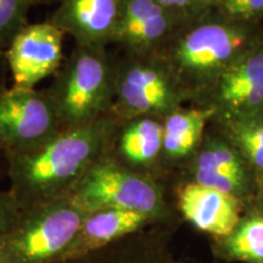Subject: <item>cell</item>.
<instances>
[{
    "label": "cell",
    "instance_id": "cell-1",
    "mask_svg": "<svg viewBox=\"0 0 263 263\" xmlns=\"http://www.w3.org/2000/svg\"><path fill=\"white\" fill-rule=\"evenodd\" d=\"M120 121L104 116L89 126L65 129L32 149L5 155V171L22 211L68 196L110 150Z\"/></svg>",
    "mask_w": 263,
    "mask_h": 263
},
{
    "label": "cell",
    "instance_id": "cell-2",
    "mask_svg": "<svg viewBox=\"0 0 263 263\" xmlns=\"http://www.w3.org/2000/svg\"><path fill=\"white\" fill-rule=\"evenodd\" d=\"M47 91L64 130L89 126L111 114L115 60L106 47L74 45Z\"/></svg>",
    "mask_w": 263,
    "mask_h": 263
},
{
    "label": "cell",
    "instance_id": "cell-3",
    "mask_svg": "<svg viewBox=\"0 0 263 263\" xmlns=\"http://www.w3.org/2000/svg\"><path fill=\"white\" fill-rule=\"evenodd\" d=\"M68 197L84 212L118 207L161 222L168 217L160 180L127 168L107 154L90 167Z\"/></svg>",
    "mask_w": 263,
    "mask_h": 263
},
{
    "label": "cell",
    "instance_id": "cell-4",
    "mask_svg": "<svg viewBox=\"0 0 263 263\" xmlns=\"http://www.w3.org/2000/svg\"><path fill=\"white\" fill-rule=\"evenodd\" d=\"M85 212L68 196L22 211L2 238L5 263H54L71 245Z\"/></svg>",
    "mask_w": 263,
    "mask_h": 263
},
{
    "label": "cell",
    "instance_id": "cell-5",
    "mask_svg": "<svg viewBox=\"0 0 263 263\" xmlns=\"http://www.w3.org/2000/svg\"><path fill=\"white\" fill-rule=\"evenodd\" d=\"M180 85L154 55L124 54L115 61V100L111 115L120 121L159 116L179 108Z\"/></svg>",
    "mask_w": 263,
    "mask_h": 263
},
{
    "label": "cell",
    "instance_id": "cell-6",
    "mask_svg": "<svg viewBox=\"0 0 263 263\" xmlns=\"http://www.w3.org/2000/svg\"><path fill=\"white\" fill-rule=\"evenodd\" d=\"M244 37L238 29L219 22H201L171 41L166 51L154 55L168 68L179 85H202L228 67Z\"/></svg>",
    "mask_w": 263,
    "mask_h": 263
},
{
    "label": "cell",
    "instance_id": "cell-7",
    "mask_svg": "<svg viewBox=\"0 0 263 263\" xmlns=\"http://www.w3.org/2000/svg\"><path fill=\"white\" fill-rule=\"evenodd\" d=\"M64 130L47 89L0 88V151L3 155L41 145Z\"/></svg>",
    "mask_w": 263,
    "mask_h": 263
},
{
    "label": "cell",
    "instance_id": "cell-8",
    "mask_svg": "<svg viewBox=\"0 0 263 263\" xmlns=\"http://www.w3.org/2000/svg\"><path fill=\"white\" fill-rule=\"evenodd\" d=\"M64 32L52 22L28 24L5 49L12 87L34 89L64 65Z\"/></svg>",
    "mask_w": 263,
    "mask_h": 263
},
{
    "label": "cell",
    "instance_id": "cell-9",
    "mask_svg": "<svg viewBox=\"0 0 263 263\" xmlns=\"http://www.w3.org/2000/svg\"><path fill=\"white\" fill-rule=\"evenodd\" d=\"M176 12L156 0H123L112 44L124 54L155 55L171 37Z\"/></svg>",
    "mask_w": 263,
    "mask_h": 263
},
{
    "label": "cell",
    "instance_id": "cell-10",
    "mask_svg": "<svg viewBox=\"0 0 263 263\" xmlns=\"http://www.w3.org/2000/svg\"><path fill=\"white\" fill-rule=\"evenodd\" d=\"M123 0H61L49 21L73 38L74 45L112 44Z\"/></svg>",
    "mask_w": 263,
    "mask_h": 263
},
{
    "label": "cell",
    "instance_id": "cell-11",
    "mask_svg": "<svg viewBox=\"0 0 263 263\" xmlns=\"http://www.w3.org/2000/svg\"><path fill=\"white\" fill-rule=\"evenodd\" d=\"M163 151V118L138 116L118 126L107 155L134 172L159 179Z\"/></svg>",
    "mask_w": 263,
    "mask_h": 263
},
{
    "label": "cell",
    "instance_id": "cell-12",
    "mask_svg": "<svg viewBox=\"0 0 263 263\" xmlns=\"http://www.w3.org/2000/svg\"><path fill=\"white\" fill-rule=\"evenodd\" d=\"M176 194L179 212L201 232L224 239L239 226L240 203L233 194L194 182L182 183Z\"/></svg>",
    "mask_w": 263,
    "mask_h": 263
},
{
    "label": "cell",
    "instance_id": "cell-13",
    "mask_svg": "<svg viewBox=\"0 0 263 263\" xmlns=\"http://www.w3.org/2000/svg\"><path fill=\"white\" fill-rule=\"evenodd\" d=\"M162 223L151 216L118 207H104L85 212L77 234L60 259L85 255Z\"/></svg>",
    "mask_w": 263,
    "mask_h": 263
},
{
    "label": "cell",
    "instance_id": "cell-14",
    "mask_svg": "<svg viewBox=\"0 0 263 263\" xmlns=\"http://www.w3.org/2000/svg\"><path fill=\"white\" fill-rule=\"evenodd\" d=\"M54 263H183L174 257L160 226L141 230L77 257Z\"/></svg>",
    "mask_w": 263,
    "mask_h": 263
},
{
    "label": "cell",
    "instance_id": "cell-15",
    "mask_svg": "<svg viewBox=\"0 0 263 263\" xmlns=\"http://www.w3.org/2000/svg\"><path fill=\"white\" fill-rule=\"evenodd\" d=\"M203 143L190 163L188 182L235 195L244 183V168L239 156L219 140Z\"/></svg>",
    "mask_w": 263,
    "mask_h": 263
},
{
    "label": "cell",
    "instance_id": "cell-16",
    "mask_svg": "<svg viewBox=\"0 0 263 263\" xmlns=\"http://www.w3.org/2000/svg\"><path fill=\"white\" fill-rule=\"evenodd\" d=\"M217 112L216 106L177 108L163 118L162 159L179 162L195 155L203 140L207 123Z\"/></svg>",
    "mask_w": 263,
    "mask_h": 263
},
{
    "label": "cell",
    "instance_id": "cell-17",
    "mask_svg": "<svg viewBox=\"0 0 263 263\" xmlns=\"http://www.w3.org/2000/svg\"><path fill=\"white\" fill-rule=\"evenodd\" d=\"M217 98L230 108L263 104V52L229 65L217 81Z\"/></svg>",
    "mask_w": 263,
    "mask_h": 263
},
{
    "label": "cell",
    "instance_id": "cell-18",
    "mask_svg": "<svg viewBox=\"0 0 263 263\" xmlns=\"http://www.w3.org/2000/svg\"><path fill=\"white\" fill-rule=\"evenodd\" d=\"M222 252L230 258L249 263H263V216H255L236 227L222 239Z\"/></svg>",
    "mask_w": 263,
    "mask_h": 263
},
{
    "label": "cell",
    "instance_id": "cell-19",
    "mask_svg": "<svg viewBox=\"0 0 263 263\" xmlns=\"http://www.w3.org/2000/svg\"><path fill=\"white\" fill-rule=\"evenodd\" d=\"M29 0H0V48L5 50L28 25Z\"/></svg>",
    "mask_w": 263,
    "mask_h": 263
},
{
    "label": "cell",
    "instance_id": "cell-20",
    "mask_svg": "<svg viewBox=\"0 0 263 263\" xmlns=\"http://www.w3.org/2000/svg\"><path fill=\"white\" fill-rule=\"evenodd\" d=\"M235 138L249 160L263 170V124H246L235 129Z\"/></svg>",
    "mask_w": 263,
    "mask_h": 263
},
{
    "label": "cell",
    "instance_id": "cell-21",
    "mask_svg": "<svg viewBox=\"0 0 263 263\" xmlns=\"http://www.w3.org/2000/svg\"><path fill=\"white\" fill-rule=\"evenodd\" d=\"M21 215L22 210L14 194L10 189L0 188V238L14 228Z\"/></svg>",
    "mask_w": 263,
    "mask_h": 263
},
{
    "label": "cell",
    "instance_id": "cell-22",
    "mask_svg": "<svg viewBox=\"0 0 263 263\" xmlns=\"http://www.w3.org/2000/svg\"><path fill=\"white\" fill-rule=\"evenodd\" d=\"M263 10V0H246L245 3L236 6L229 12L230 16H238V17H246L252 16Z\"/></svg>",
    "mask_w": 263,
    "mask_h": 263
},
{
    "label": "cell",
    "instance_id": "cell-23",
    "mask_svg": "<svg viewBox=\"0 0 263 263\" xmlns=\"http://www.w3.org/2000/svg\"><path fill=\"white\" fill-rule=\"evenodd\" d=\"M31 2L32 6L33 5H44V4H51V3H55V2H59L60 3L61 0H29Z\"/></svg>",
    "mask_w": 263,
    "mask_h": 263
},
{
    "label": "cell",
    "instance_id": "cell-24",
    "mask_svg": "<svg viewBox=\"0 0 263 263\" xmlns=\"http://www.w3.org/2000/svg\"><path fill=\"white\" fill-rule=\"evenodd\" d=\"M0 263H5L4 250H3V240L0 238Z\"/></svg>",
    "mask_w": 263,
    "mask_h": 263
},
{
    "label": "cell",
    "instance_id": "cell-25",
    "mask_svg": "<svg viewBox=\"0 0 263 263\" xmlns=\"http://www.w3.org/2000/svg\"><path fill=\"white\" fill-rule=\"evenodd\" d=\"M2 161H5V159H4V155H3V153L0 151V164H2ZM0 172H2V167H0Z\"/></svg>",
    "mask_w": 263,
    "mask_h": 263
},
{
    "label": "cell",
    "instance_id": "cell-26",
    "mask_svg": "<svg viewBox=\"0 0 263 263\" xmlns=\"http://www.w3.org/2000/svg\"><path fill=\"white\" fill-rule=\"evenodd\" d=\"M206 2H207V3H209V4H210V5H211V4H213V3H216V2H217V0H206Z\"/></svg>",
    "mask_w": 263,
    "mask_h": 263
},
{
    "label": "cell",
    "instance_id": "cell-27",
    "mask_svg": "<svg viewBox=\"0 0 263 263\" xmlns=\"http://www.w3.org/2000/svg\"><path fill=\"white\" fill-rule=\"evenodd\" d=\"M0 55H4V50L2 48H0Z\"/></svg>",
    "mask_w": 263,
    "mask_h": 263
}]
</instances>
